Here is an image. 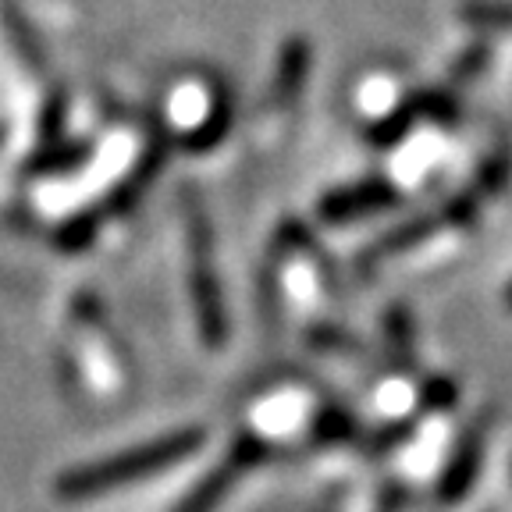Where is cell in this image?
<instances>
[{
  "instance_id": "13",
  "label": "cell",
  "mask_w": 512,
  "mask_h": 512,
  "mask_svg": "<svg viewBox=\"0 0 512 512\" xmlns=\"http://www.w3.org/2000/svg\"><path fill=\"white\" fill-rule=\"evenodd\" d=\"M413 427H416V416H406V420H388V424L377 427V431L370 434L367 452H370V456H388L392 448H399L402 441L413 434Z\"/></svg>"
},
{
  "instance_id": "17",
  "label": "cell",
  "mask_w": 512,
  "mask_h": 512,
  "mask_svg": "<svg viewBox=\"0 0 512 512\" xmlns=\"http://www.w3.org/2000/svg\"><path fill=\"white\" fill-rule=\"evenodd\" d=\"M505 299H509V306H512V285H509V296H505Z\"/></svg>"
},
{
  "instance_id": "6",
  "label": "cell",
  "mask_w": 512,
  "mask_h": 512,
  "mask_svg": "<svg viewBox=\"0 0 512 512\" xmlns=\"http://www.w3.org/2000/svg\"><path fill=\"white\" fill-rule=\"evenodd\" d=\"M264 452H267L264 441L239 438L232 452H228V459H224L217 470H210L207 477H203V484H196V488H192L189 495L178 502L175 512H214L217 505H221V498L232 491V484L239 480V473L249 470L253 463H260V459H264Z\"/></svg>"
},
{
  "instance_id": "3",
  "label": "cell",
  "mask_w": 512,
  "mask_h": 512,
  "mask_svg": "<svg viewBox=\"0 0 512 512\" xmlns=\"http://www.w3.org/2000/svg\"><path fill=\"white\" fill-rule=\"evenodd\" d=\"M420 121H434V125H456L459 121V100L452 93V86L441 89H420L409 93L402 104H395L392 111L384 114L377 125H370L367 139L381 150L395 146L399 139H406Z\"/></svg>"
},
{
  "instance_id": "9",
  "label": "cell",
  "mask_w": 512,
  "mask_h": 512,
  "mask_svg": "<svg viewBox=\"0 0 512 512\" xmlns=\"http://www.w3.org/2000/svg\"><path fill=\"white\" fill-rule=\"evenodd\" d=\"M459 18L470 22L473 29L512 32V0H463Z\"/></svg>"
},
{
  "instance_id": "4",
  "label": "cell",
  "mask_w": 512,
  "mask_h": 512,
  "mask_svg": "<svg viewBox=\"0 0 512 512\" xmlns=\"http://www.w3.org/2000/svg\"><path fill=\"white\" fill-rule=\"evenodd\" d=\"M491 420L495 413L484 409L470 420L463 434H459L452 456H448L445 470L438 477V502L441 505H456L470 495V488L477 484L480 463H484V452H488V438H491Z\"/></svg>"
},
{
  "instance_id": "14",
  "label": "cell",
  "mask_w": 512,
  "mask_h": 512,
  "mask_svg": "<svg viewBox=\"0 0 512 512\" xmlns=\"http://www.w3.org/2000/svg\"><path fill=\"white\" fill-rule=\"evenodd\" d=\"M459 399V384L448 381V377H431V381L420 388V413H445Z\"/></svg>"
},
{
  "instance_id": "2",
  "label": "cell",
  "mask_w": 512,
  "mask_h": 512,
  "mask_svg": "<svg viewBox=\"0 0 512 512\" xmlns=\"http://www.w3.org/2000/svg\"><path fill=\"white\" fill-rule=\"evenodd\" d=\"M189 256H192V299H196V317L207 335V345H221L228 335V317H224L221 288L210 264V228L207 217L196 203H189Z\"/></svg>"
},
{
  "instance_id": "11",
  "label": "cell",
  "mask_w": 512,
  "mask_h": 512,
  "mask_svg": "<svg viewBox=\"0 0 512 512\" xmlns=\"http://www.w3.org/2000/svg\"><path fill=\"white\" fill-rule=\"evenodd\" d=\"M356 434V416L342 406H328L320 409V416L313 420V434L310 438L317 445H338V441H349Z\"/></svg>"
},
{
  "instance_id": "7",
  "label": "cell",
  "mask_w": 512,
  "mask_h": 512,
  "mask_svg": "<svg viewBox=\"0 0 512 512\" xmlns=\"http://www.w3.org/2000/svg\"><path fill=\"white\" fill-rule=\"evenodd\" d=\"M438 228H445L441 214L438 217H427V214L424 217H413V221H406L402 228H395V232L381 235V239H377L370 249H363L360 267H363V271H374V267H381L384 260H392V256L406 253V249H413V246H420L424 239H431Z\"/></svg>"
},
{
  "instance_id": "5",
  "label": "cell",
  "mask_w": 512,
  "mask_h": 512,
  "mask_svg": "<svg viewBox=\"0 0 512 512\" xmlns=\"http://www.w3.org/2000/svg\"><path fill=\"white\" fill-rule=\"evenodd\" d=\"M399 200H402V192L395 189L388 178H363V182H352V185H342V189L328 192V196L320 200L317 214H320V221H328V224H345V221H356V217L392 210Z\"/></svg>"
},
{
  "instance_id": "10",
  "label": "cell",
  "mask_w": 512,
  "mask_h": 512,
  "mask_svg": "<svg viewBox=\"0 0 512 512\" xmlns=\"http://www.w3.org/2000/svg\"><path fill=\"white\" fill-rule=\"evenodd\" d=\"M306 68H310V47L303 40H288L281 50V68H278V96L281 100H292L299 93L306 79Z\"/></svg>"
},
{
  "instance_id": "16",
  "label": "cell",
  "mask_w": 512,
  "mask_h": 512,
  "mask_svg": "<svg viewBox=\"0 0 512 512\" xmlns=\"http://www.w3.org/2000/svg\"><path fill=\"white\" fill-rule=\"evenodd\" d=\"M310 345H317V349H342V352H360L363 345L356 342L352 335H345V331L338 328H313L310 331Z\"/></svg>"
},
{
  "instance_id": "1",
  "label": "cell",
  "mask_w": 512,
  "mask_h": 512,
  "mask_svg": "<svg viewBox=\"0 0 512 512\" xmlns=\"http://www.w3.org/2000/svg\"><path fill=\"white\" fill-rule=\"evenodd\" d=\"M203 441H207V434L196 431V427L168 434V438H157V441H150V445L128 448V452H121V456H114V459L75 466V470L57 477L54 491L61 498H68V502H75V498H96V495H107V491L128 488V484H136V480L153 477V473L189 459Z\"/></svg>"
},
{
  "instance_id": "15",
  "label": "cell",
  "mask_w": 512,
  "mask_h": 512,
  "mask_svg": "<svg viewBox=\"0 0 512 512\" xmlns=\"http://www.w3.org/2000/svg\"><path fill=\"white\" fill-rule=\"evenodd\" d=\"M488 54H491L488 47H470L463 57H456V64H452V82L463 86V82L477 79V75L488 68Z\"/></svg>"
},
{
  "instance_id": "12",
  "label": "cell",
  "mask_w": 512,
  "mask_h": 512,
  "mask_svg": "<svg viewBox=\"0 0 512 512\" xmlns=\"http://www.w3.org/2000/svg\"><path fill=\"white\" fill-rule=\"evenodd\" d=\"M509 175H512V153H509V146H498V150L480 164L477 178H473V189L488 200V196H495V192L505 189Z\"/></svg>"
},
{
  "instance_id": "8",
  "label": "cell",
  "mask_w": 512,
  "mask_h": 512,
  "mask_svg": "<svg viewBox=\"0 0 512 512\" xmlns=\"http://www.w3.org/2000/svg\"><path fill=\"white\" fill-rule=\"evenodd\" d=\"M384 342L392 352V363L399 370H409L416 360V345H413V317H409L406 306H388L384 310Z\"/></svg>"
}]
</instances>
